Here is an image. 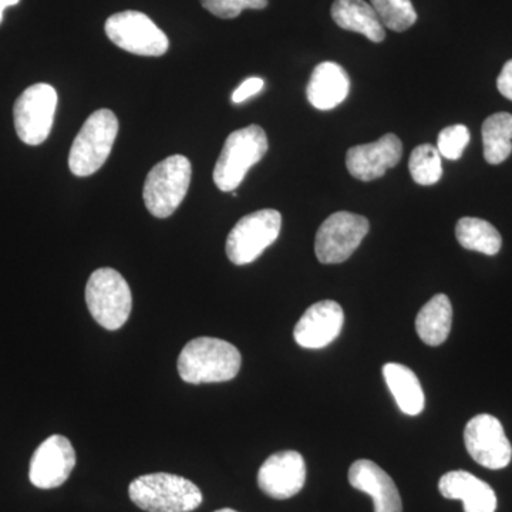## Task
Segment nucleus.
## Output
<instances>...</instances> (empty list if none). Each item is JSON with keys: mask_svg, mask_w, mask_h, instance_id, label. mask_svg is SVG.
Returning <instances> with one entry per match:
<instances>
[{"mask_svg": "<svg viewBox=\"0 0 512 512\" xmlns=\"http://www.w3.org/2000/svg\"><path fill=\"white\" fill-rule=\"evenodd\" d=\"M239 350L225 340L197 338L178 356V373L191 384L229 382L241 370Z\"/></svg>", "mask_w": 512, "mask_h": 512, "instance_id": "obj_1", "label": "nucleus"}, {"mask_svg": "<svg viewBox=\"0 0 512 512\" xmlns=\"http://www.w3.org/2000/svg\"><path fill=\"white\" fill-rule=\"evenodd\" d=\"M130 500L147 512H191L202 504V493L187 478L154 473L131 481Z\"/></svg>", "mask_w": 512, "mask_h": 512, "instance_id": "obj_2", "label": "nucleus"}, {"mask_svg": "<svg viewBox=\"0 0 512 512\" xmlns=\"http://www.w3.org/2000/svg\"><path fill=\"white\" fill-rule=\"evenodd\" d=\"M268 151L264 128L251 124L229 134L214 168V183L222 192L237 190L245 175Z\"/></svg>", "mask_w": 512, "mask_h": 512, "instance_id": "obj_3", "label": "nucleus"}, {"mask_svg": "<svg viewBox=\"0 0 512 512\" xmlns=\"http://www.w3.org/2000/svg\"><path fill=\"white\" fill-rule=\"evenodd\" d=\"M119 133V120L111 110L94 111L74 138L69 154L70 171L76 177H89L103 167Z\"/></svg>", "mask_w": 512, "mask_h": 512, "instance_id": "obj_4", "label": "nucleus"}, {"mask_svg": "<svg viewBox=\"0 0 512 512\" xmlns=\"http://www.w3.org/2000/svg\"><path fill=\"white\" fill-rule=\"evenodd\" d=\"M86 303L101 328L119 330L130 318L133 295L126 279L116 269L101 268L87 282Z\"/></svg>", "mask_w": 512, "mask_h": 512, "instance_id": "obj_5", "label": "nucleus"}, {"mask_svg": "<svg viewBox=\"0 0 512 512\" xmlns=\"http://www.w3.org/2000/svg\"><path fill=\"white\" fill-rule=\"evenodd\" d=\"M192 167L184 156L165 158L148 173L143 198L156 218H168L177 211L191 184Z\"/></svg>", "mask_w": 512, "mask_h": 512, "instance_id": "obj_6", "label": "nucleus"}, {"mask_svg": "<svg viewBox=\"0 0 512 512\" xmlns=\"http://www.w3.org/2000/svg\"><path fill=\"white\" fill-rule=\"evenodd\" d=\"M282 215L276 210H261L245 215L227 238V255L235 265L252 264L281 234Z\"/></svg>", "mask_w": 512, "mask_h": 512, "instance_id": "obj_7", "label": "nucleus"}, {"mask_svg": "<svg viewBox=\"0 0 512 512\" xmlns=\"http://www.w3.org/2000/svg\"><path fill=\"white\" fill-rule=\"evenodd\" d=\"M57 109L55 87L37 83L28 87L13 107L16 133L28 146L45 143L52 131Z\"/></svg>", "mask_w": 512, "mask_h": 512, "instance_id": "obj_8", "label": "nucleus"}, {"mask_svg": "<svg viewBox=\"0 0 512 512\" xmlns=\"http://www.w3.org/2000/svg\"><path fill=\"white\" fill-rule=\"evenodd\" d=\"M106 35L120 49L138 56H163L170 47L167 35L144 13L124 10L107 19Z\"/></svg>", "mask_w": 512, "mask_h": 512, "instance_id": "obj_9", "label": "nucleus"}, {"mask_svg": "<svg viewBox=\"0 0 512 512\" xmlns=\"http://www.w3.org/2000/svg\"><path fill=\"white\" fill-rule=\"evenodd\" d=\"M369 229V221L362 215L346 211L335 212L316 232V258L326 265L348 261L369 234Z\"/></svg>", "mask_w": 512, "mask_h": 512, "instance_id": "obj_10", "label": "nucleus"}, {"mask_svg": "<svg viewBox=\"0 0 512 512\" xmlns=\"http://www.w3.org/2000/svg\"><path fill=\"white\" fill-rule=\"evenodd\" d=\"M468 454L476 463L490 470H501L512 460V446L501 421L491 414H478L464 430Z\"/></svg>", "mask_w": 512, "mask_h": 512, "instance_id": "obj_11", "label": "nucleus"}, {"mask_svg": "<svg viewBox=\"0 0 512 512\" xmlns=\"http://www.w3.org/2000/svg\"><path fill=\"white\" fill-rule=\"evenodd\" d=\"M76 467V451L67 437L55 434L43 441L30 460V483L52 490L66 483Z\"/></svg>", "mask_w": 512, "mask_h": 512, "instance_id": "obj_12", "label": "nucleus"}, {"mask_svg": "<svg viewBox=\"0 0 512 512\" xmlns=\"http://www.w3.org/2000/svg\"><path fill=\"white\" fill-rule=\"evenodd\" d=\"M306 483V463L298 451L286 450L266 458L258 471L262 493L274 500H288L301 493Z\"/></svg>", "mask_w": 512, "mask_h": 512, "instance_id": "obj_13", "label": "nucleus"}, {"mask_svg": "<svg viewBox=\"0 0 512 512\" xmlns=\"http://www.w3.org/2000/svg\"><path fill=\"white\" fill-rule=\"evenodd\" d=\"M403 156V144L396 134H384L375 143L349 148L346 167L356 180L369 181L383 177L390 168L396 167Z\"/></svg>", "mask_w": 512, "mask_h": 512, "instance_id": "obj_14", "label": "nucleus"}, {"mask_svg": "<svg viewBox=\"0 0 512 512\" xmlns=\"http://www.w3.org/2000/svg\"><path fill=\"white\" fill-rule=\"evenodd\" d=\"M343 323L345 313L338 302L320 301L303 313L293 330V338L301 348L323 349L338 339Z\"/></svg>", "mask_w": 512, "mask_h": 512, "instance_id": "obj_15", "label": "nucleus"}, {"mask_svg": "<svg viewBox=\"0 0 512 512\" xmlns=\"http://www.w3.org/2000/svg\"><path fill=\"white\" fill-rule=\"evenodd\" d=\"M349 483L372 497L375 512H403L399 488L393 478L373 461H355L349 470Z\"/></svg>", "mask_w": 512, "mask_h": 512, "instance_id": "obj_16", "label": "nucleus"}, {"mask_svg": "<svg viewBox=\"0 0 512 512\" xmlns=\"http://www.w3.org/2000/svg\"><path fill=\"white\" fill-rule=\"evenodd\" d=\"M439 491L447 500H461L466 512H495L497 495L493 488L468 471H450L439 481Z\"/></svg>", "mask_w": 512, "mask_h": 512, "instance_id": "obj_17", "label": "nucleus"}, {"mask_svg": "<svg viewBox=\"0 0 512 512\" xmlns=\"http://www.w3.org/2000/svg\"><path fill=\"white\" fill-rule=\"evenodd\" d=\"M350 79L338 63L323 62L313 69L306 87V96L315 109L328 111L342 104L349 96Z\"/></svg>", "mask_w": 512, "mask_h": 512, "instance_id": "obj_18", "label": "nucleus"}, {"mask_svg": "<svg viewBox=\"0 0 512 512\" xmlns=\"http://www.w3.org/2000/svg\"><path fill=\"white\" fill-rule=\"evenodd\" d=\"M330 12L339 28L360 33L370 42L380 43L386 37L375 9L365 0H335Z\"/></svg>", "mask_w": 512, "mask_h": 512, "instance_id": "obj_19", "label": "nucleus"}, {"mask_svg": "<svg viewBox=\"0 0 512 512\" xmlns=\"http://www.w3.org/2000/svg\"><path fill=\"white\" fill-rule=\"evenodd\" d=\"M383 376L399 409L407 416H419L424 410L426 399L416 373L400 363H386Z\"/></svg>", "mask_w": 512, "mask_h": 512, "instance_id": "obj_20", "label": "nucleus"}, {"mask_svg": "<svg viewBox=\"0 0 512 512\" xmlns=\"http://www.w3.org/2000/svg\"><path fill=\"white\" fill-rule=\"evenodd\" d=\"M453 323V306L444 293L433 296L416 318V330L426 345L440 346L450 335Z\"/></svg>", "mask_w": 512, "mask_h": 512, "instance_id": "obj_21", "label": "nucleus"}, {"mask_svg": "<svg viewBox=\"0 0 512 512\" xmlns=\"http://www.w3.org/2000/svg\"><path fill=\"white\" fill-rule=\"evenodd\" d=\"M456 237L461 247L484 255H497L503 247L500 232L493 224L481 218H461L456 225Z\"/></svg>", "mask_w": 512, "mask_h": 512, "instance_id": "obj_22", "label": "nucleus"}, {"mask_svg": "<svg viewBox=\"0 0 512 512\" xmlns=\"http://www.w3.org/2000/svg\"><path fill=\"white\" fill-rule=\"evenodd\" d=\"M484 158L488 164H501L512 153V114L495 113L484 121Z\"/></svg>", "mask_w": 512, "mask_h": 512, "instance_id": "obj_23", "label": "nucleus"}, {"mask_svg": "<svg viewBox=\"0 0 512 512\" xmlns=\"http://www.w3.org/2000/svg\"><path fill=\"white\" fill-rule=\"evenodd\" d=\"M409 170L416 184L434 185L439 183L441 175H443L440 151L431 144L417 146L410 156Z\"/></svg>", "mask_w": 512, "mask_h": 512, "instance_id": "obj_24", "label": "nucleus"}, {"mask_svg": "<svg viewBox=\"0 0 512 512\" xmlns=\"http://www.w3.org/2000/svg\"><path fill=\"white\" fill-rule=\"evenodd\" d=\"M370 5L384 28L393 32H404L416 23L412 0H370Z\"/></svg>", "mask_w": 512, "mask_h": 512, "instance_id": "obj_25", "label": "nucleus"}, {"mask_svg": "<svg viewBox=\"0 0 512 512\" xmlns=\"http://www.w3.org/2000/svg\"><path fill=\"white\" fill-rule=\"evenodd\" d=\"M470 137V130L463 124L446 127L440 131L437 138V150L440 151L441 157L447 160H460L470 143Z\"/></svg>", "mask_w": 512, "mask_h": 512, "instance_id": "obj_26", "label": "nucleus"}, {"mask_svg": "<svg viewBox=\"0 0 512 512\" xmlns=\"http://www.w3.org/2000/svg\"><path fill=\"white\" fill-rule=\"evenodd\" d=\"M202 6L221 19H234L245 9H264L268 0H201Z\"/></svg>", "mask_w": 512, "mask_h": 512, "instance_id": "obj_27", "label": "nucleus"}, {"mask_svg": "<svg viewBox=\"0 0 512 512\" xmlns=\"http://www.w3.org/2000/svg\"><path fill=\"white\" fill-rule=\"evenodd\" d=\"M265 82L261 77H249L241 86L232 93V103H244L245 100L251 99L256 96L262 89H264Z\"/></svg>", "mask_w": 512, "mask_h": 512, "instance_id": "obj_28", "label": "nucleus"}, {"mask_svg": "<svg viewBox=\"0 0 512 512\" xmlns=\"http://www.w3.org/2000/svg\"><path fill=\"white\" fill-rule=\"evenodd\" d=\"M497 87L498 92L503 94L505 99L512 101V59L504 64L497 79Z\"/></svg>", "mask_w": 512, "mask_h": 512, "instance_id": "obj_29", "label": "nucleus"}, {"mask_svg": "<svg viewBox=\"0 0 512 512\" xmlns=\"http://www.w3.org/2000/svg\"><path fill=\"white\" fill-rule=\"evenodd\" d=\"M19 2L20 0H0V23L3 20V12L10 8V6L18 5Z\"/></svg>", "mask_w": 512, "mask_h": 512, "instance_id": "obj_30", "label": "nucleus"}, {"mask_svg": "<svg viewBox=\"0 0 512 512\" xmlns=\"http://www.w3.org/2000/svg\"><path fill=\"white\" fill-rule=\"evenodd\" d=\"M214 512H238L235 510H231V508H222V510L214 511Z\"/></svg>", "mask_w": 512, "mask_h": 512, "instance_id": "obj_31", "label": "nucleus"}]
</instances>
